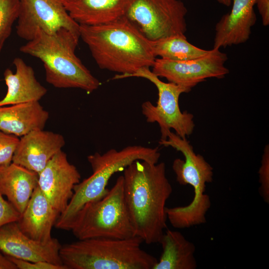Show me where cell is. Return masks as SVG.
Listing matches in <instances>:
<instances>
[{
  "mask_svg": "<svg viewBox=\"0 0 269 269\" xmlns=\"http://www.w3.org/2000/svg\"><path fill=\"white\" fill-rule=\"evenodd\" d=\"M160 156L158 148L130 145L118 150L111 149L103 154L95 152L87 157L92 169L89 177L74 187V193L65 210L58 216L55 226L69 231L71 223L87 203L100 199L109 191L107 186L113 174L124 171L136 160L157 163Z\"/></svg>",
  "mask_w": 269,
  "mask_h": 269,
  "instance_id": "obj_6",
  "label": "cell"
},
{
  "mask_svg": "<svg viewBox=\"0 0 269 269\" xmlns=\"http://www.w3.org/2000/svg\"><path fill=\"white\" fill-rule=\"evenodd\" d=\"M162 252L153 269H196L195 245L179 232L167 230L160 241Z\"/></svg>",
  "mask_w": 269,
  "mask_h": 269,
  "instance_id": "obj_21",
  "label": "cell"
},
{
  "mask_svg": "<svg viewBox=\"0 0 269 269\" xmlns=\"http://www.w3.org/2000/svg\"><path fill=\"white\" fill-rule=\"evenodd\" d=\"M21 214L7 200H5L0 192V227L10 222H17Z\"/></svg>",
  "mask_w": 269,
  "mask_h": 269,
  "instance_id": "obj_26",
  "label": "cell"
},
{
  "mask_svg": "<svg viewBox=\"0 0 269 269\" xmlns=\"http://www.w3.org/2000/svg\"><path fill=\"white\" fill-rule=\"evenodd\" d=\"M258 11L261 16L262 23L264 26L269 25V0H257Z\"/></svg>",
  "mask_w": 269,
  "mask_h": 269,
  "instance_id": "obj_28",
  "label": "cell"
},
{
  "mask_svg": "<svg viewBox=\"0 0 269 269\" xmlns=\"http://www.w3.org/2000/svg\"><path fill=\"white\" fill-rule=\"evenodd\" d=\"M6 256L15 265L17 269H66L64 266L58 265L47 262H32Z\"/></svg>",
  "mask_w": 269,
  "mask_h": 269,
  "instance_id": "obj_27",
  "label": "cell"
},
{
  "mask_svg": "<svg viewBox=\"0 0 269 269\" xmlns=\"http://www.w3.org/2000/svg\"><path fill=\"white\" fill-rule=\"evenodd\" d=\"M124 192L134 236L159 243L166 228V203L172 192L165 164L136 160L124 170Z\"/></svg>",
  "mask_w": 269,
  "mask_h": 269,
  "instance_id": "obj_1",
  "label": "cell"
},
{
  "mask_svg": "<svg viewBox=\"0 0 269 269\" xmlns=\"http://www.w3.org/2000/svg\"><path fill=\"white\" fill-rule=\"evenodd\" d=\"M132 77L146 79L157 89L156 105L145 101L141 105V112L147 123H156L158 125L160 140L166 139L171 130L182 138H186L192 134L195 127L194 116L187 111L181 112L179 105L181 94L191 90L171 82H163L148 67L138 69L129 76Z\"/></svg>",
  "mask_w": 269,
  "mask_h": 269,
  "instance_id": "obj_8",
  "label": "cell"
},
{
  "mask_svg": "<svg viewBox=\"0 0 269 269\" xmlns=\"http://www.w3.org/2000/svg\"><path fill=\"white\" fill-rule=\"evenodd\" d=\"M159 144L171 146L181 152L184 159L176 158L172 164L176 181L182 185H190L194 190V197L185 206L166 208L167 218L177 229H184L206 222V215L211 205L209 196L205 193L206 183L212 182L213 169L200 154H196L186 138L170 132L165 140Z\"/></svg>",
  "mask_w": 269,
  "mask_h": 269,
  "instance_id": "obj_5",
  "label": "cell"
},
{
  "mask_svg": "<svg viewBox=\"0 0 269 269\" xmlns=\"http://www.w3.org/2000/svg\"><path fill=\"white\" fill-rule=\"evenodd\" d=\"M38 174L37 186L60 214L71 199L74 186L80 182L79 172L61 150Z\"/></svg>",
  "mask_w": 269,
  "mask_h": 269,
  "instance_id": "obj_12",
  "label": "cell"
},
{
  "mask_svg": "<svg viewBox=\"0 0 269 269\" xmlns=\"http://www.w3.org/2000/svg\"><path fill=\"white\" fill-rule=\"evenodd\" d=\"M79 38L66 29L52 34L38 30L19 50L42 62L46 81L53 87L91 93L99 88L100 82L75 54Z\"/></svg>",
  "mask_w": 269,
  "mask_h": 269,
  "instance_id": "obj_3",
  "label": "cell"
},
{
  "mask_svg": "<svg viewBox=\"0 0 269 269\" xmlns=\"http://www.w3.org/2000/svg\"><path fill=\"white\" fill-rule=\"evenodd\" d=\"M187 13L180 0H127L124 16L153 41L185 35Z\"/></svg>",
  "mask_w": 269,
  "mask_h": 269,
  "instance_id": "obj_9",
  "label": "cell"
},
{
  "mask_svg": "<svg viewBox=\"0 0 269 269\" xmlns=\"http://www.w3.org/2000/svg\"><path fill=\"white\" fill-rule=\"evenodd\" d=\"M61 247L56 238L41 242L29 238L21 231L17 222L0 227V251L7 256L29 262L45 261L63 266L59 254Z\"/></svg>",
  "mask_w": 269,
  "mask_h": 269,
  "instance_id": "obj_13",
  "label": "cell"
},
{
  "mask_svg": "<svg viewBox=\"0 0 269 269\" xmlns=\"http://www.w3.org/2000/svg\"><path fill=\"white\" fill-rule=\"evenodd\" d=\"M19 139L15 135L0 131V165H7L12 162Z\"/></svg>",
  "mask_w": 269,
  "mask_h": 269,
  "instance_id": "obj_24",
  "label": "cell"
},
{
  "mask_svg": "<svg viewBox=\"0 0 269 269\" xmlns=\"http://www.w3.org/2000/svg\"><path fill=\"white\" fill-rule=\"evenodd\" d=\"M59 215L37 186L17 222L21 231L29 238L47 242L53 238L52 228Z\"/></svg>",
  "mask_w": 269,
  "mask_h": 269,
  "instance_id": "obj_16",
  "label": "cell"
},
{
  "mask_svg": "<svg viewBox=\"0 0 269 269\" xmlns=\"http://www.w3.org/2000/svg\"><path fill=\"white\" fill-rule=\"evenodd\" d=\"M151 45L156 57L172 61L199 58L206 55L210 51L190 43L185 35H175L151 41Z\"/></svg>",
  "mask_w": 269,
  "mask_h": 269,
  "instance_id": "obj_22",
  "label": "cell"
},
{
  "mask_svg": "<svg viewBox=\"0 0 269 269\" xmlns=\"http://www.w3.org/2000/svg\"><path fill=\"white\" fill-rule=\"evenodd\" d=\"M257 0H232L230 12L224 14L215 27L214 48L220 49L246 42L250 38L257 16Z\"/></svg>",
  "mask_w": 269,
  "mask_h": 269,
  "instance_id": "obj_15",
  "label": "cell"
},
{
  "mask_svg": "<svg viewBox=\"0 0 269 269\" xmlns=\"http://www.w3.org/2000/svg\"><path fill=\"white\" fill-rule=\"evenodd\" d=\"M15 72L5 70L3 75L7 92L0 100V107L33 101H39L47 89L36 79L34 70L23 59L16 57L13 61Z\"/></svg>",
  "mask_w": 269,
  "mask_h": 269,
  "instance_id": "obj_17",
  "label": "cell"
},
{
  "mask_svg": "<svg viewBox=\"0 0 269 269\" xmlns=\"http://www.w3.org/2000/svg\"><path fill=\"white\" fill-rule=\"evenodd\" d=\"M259 192L264 201L269 203V146L267 144L264 150L261 165L259 170Z\"/></svg>",
  "mask_w": 269,
  "mask_h": 269,
  "instance_id": "obj_25",
  "label": "cell"
},
{
  "mask_svg": "<svg viewBox=\"0 0 269 269\" xmlns=\"http://www.w3.org/2000/svg\"><path fill=\"white\" fill-rule=\"evenodd\" d=\"M69 231L78 240L123 239L134 236L125 201L123 175L117 178L103 197L87 203L80 210L71 223Z\"/></svg>",
  "mask_w": 269,
  "mask_h": 269,
  "instance_id": "obj_7",
  "label": "cell"
},
{
  "mask_svg": "<svg viewBox=\"0 0 269 269\" xmlns=\"http://www.w3.org/2000/svg\"><path fill=\"white\" fill-rule=\"evenodd\" d=\"M219 3L225 5L226 6H229L231 5L232 0H216Z\"/></svg>",
  "mask_w": 269,
  "mask_h": 269,
  "instance_id": "obj_30",
  "label": "cell"
},
{
  "mask_svg": "<svg viewBox=\"0 0 269 269\" xmlns=\"http://www.w3.org/2000/svg\"><path fill=\"white\" fill-rule=\"evenodd\" d=\"M65 144L61 134L43 129L31 131L19 138L12 162L38 174Z\"/></svg>",
  "mask_w": 269,
  "mask_h": 269,
  "instance_id": "obj_14",
  "label": "cell"
},
{
  "mask_svg": "<svg viewBox=\"0 0 269 269\" xmlns=\"http://www.w3.org/2000/svg\"><path fill=\"white\" fill-rule=\"evenodd\" d=\"M0 269H17L15 265L0 251Z\"/></svg>",
  "mask_w": 269,
  "mask_h": 269,
  "instance_id": "obj_29",
  "label": "cell"
},
{
  "mask_svg": "<svg viewBox=\"0 0 269 269\" xmlns=\"http://www.w3.org/2000/svg\"><path fill=\"white\" fill-rule=\"evenodd\" d=\"M65 0H19L16 32L27 41L41 30L52 34L66 29L80 37V25L70 15Z\"/></svg>",
  "mask_w": 269,
  "mask_h": 269,
  "instance_id": "obj_10",
  "label": "cell"
},
{
  "mask_svg": "<svg viewBox=\"0 0 269 269\" xmlns=\"http://www.w3.org/2000/svg\"><path fill=\"white\" fill-rule=\"evenodd\" d=\"M19 0H0V53L17 20Z\"/></svg>",
  "mask_w": 269,
  "mask_h": 269,
  "instance_id": "obj_23",
  "label": "cell"
},
{
  "mask_svg": "<svg viewBox=\"0 0 269 269\" xmlns=\"http://www.w3.org/2000/svg\"><path fill=\"white\" fill-rule=\"evenodd\" d=\"M142 242L137 236L88 238L61 246L59 254L66 269H153L158 260Z\"/></svg>",
  "mask_w": 269,
  "mask_h": 269,
  "instance_id": "obj_4",
  "label": "cell"
},
{
  "mask_svg": "<svg viewBox=\"0 0 269 269\" xmlns=\"http://www.w3.org/2000/svg\"><path fill=\"white\" fill-rule=\"evenodd\" d=\"M38 174L11 162L0 165V192L20 214L38 186Z\"/></svg>",
  "mask_w": 269,
  "mask_h": 269,
  "instance_id": "obj_19",
  "label": "cell"
},
{
  "mask_svg": "<svg viewBox=\"0 0 269 269\" xmlns=\"http://www.w3.org/2000/svg\"><path fill=\"white\" fill-rule=\"evenodd\" d=\"M80 38L101 69L120 74L113 79L152 67L156 58L151 41L124 16L103 24L80 25Z\"/></svg>",
  "mask_w": 269,
  "mask_h": 269,
  "instance_id": "obj_2",
  "label": "cell"
},
{
  "mask_svg": "<svg viewBox=\"0 0 269 269\" xmlns=\"http://www.w3.org/2000/svg\"><path fill=\"white\" fill-rule=\"evenodd\" d=\"M127 3V0H65V6L79 25H94L123 16Z\"/></svg>",
  "mask_w": 269,
  "mask_h": 269,
  "instance_id": "obj_20",
  "label": "cell"
},
{
  "mask_svg": "<svg viewBox=\"0 0 269 269\" xmlns=\"http://www.w3.org/2000/svg\"><path fill=\"white\" fill-rule=\"evenodd\" d=\"M226 53L220 49H210L205 55L185 61H172L156 58L152 72L169 82L190 90L208 78L222 79L229 73L225 66Z\"/></svg>",
  "mask_w": 269,
  "mask_h": 269,
  "instance_id": "obj_11",
  "label": "cell"
},
{
  "mask_svg": "<svg viewBox=\"0 0 269 269\" xmlns=\"http://www.w3.org/2000/svg\"><path fill=\"white\" fill-rule=\"evenodd\" d=\"M49 113L39 101L0 107V131L16 136L43 130Z\"/></svg>",
  "mask_w": 269,
  "mask_h": 269,
  "instance_id": "obj_18",
  "label": "cell"
}]
</instances>
